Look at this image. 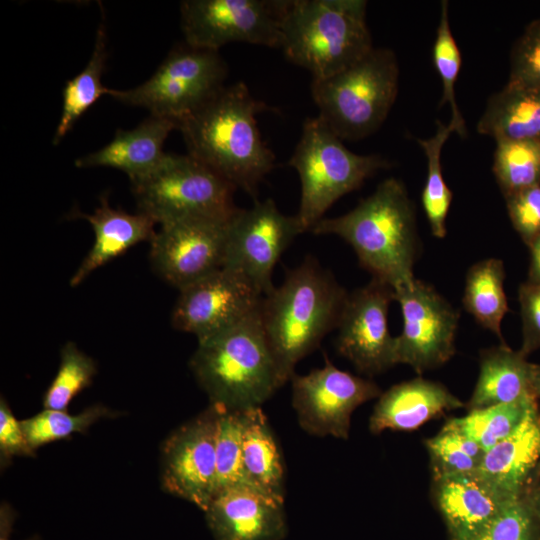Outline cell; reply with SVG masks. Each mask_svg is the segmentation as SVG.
<instances>
[{
    "instance_id": "cell-1",
    "label": "cell",
    "mask_w": 540,
    "mask_h": 540,
    "mask_svg": "<svg viewBox=\"0 0 540 540\" xmlns=\"http://www.w3.org/2000/svg\"><path fill=\"white\" fill-rule=\"evenodd\" d=\"M271 108L236 82L178 124L187 154L235 189L256 196L260 182L275 166V155L263 142L256 116Z\"/></svg>"
},
{
    "instance_id": "cell-2",
    "label": "cell",
    "mask_w": 540,
    "mask_h": 540,
    "mask_svg": "<svg viewBox=\"0 0 540 540\" xmlns=\"http://www.w3.org/2000/svg\"><path fill=\"white\" fill-rule=\"evenodd\" d=\"M311 232L345 240L372 278L387 283L394 291L410 288L416 280V212L405 185L397 178L382 181L349 212L323 217Z\"/></svg>"
},
{
    "instance_id": "cell-3",
    "label": "cell",
    "mask_w": 540,
    "mask_h": 540,
    "mask_svg": "<svg viewBox=\"0 0 540 540\" xmlns=\"http://www.w3.org/2000/svg\"><path fill=\"white\" fill-rule=\"evenodd\" d=\"M348 292L312 256L289 270L283 283L263 296L262 326L282 386L296 364L337 329Z\"/></svg>"
},
{
    "instance_id": "cell-4",
    "label": "cell",
    "mask_w": 540,
    "mask_h": 540,
    "mask_svg": "<svg viewBox=\"0 0 540 540\" xmlns=\"http://www.w3.org/2000/svg\"><path fill=\"white\" fill-rule=\"evenodd\" d=\"M190 368L211 404L229 410L261 407L282 387L262 326L260 306L231 327L199 342Z\"/></svg>"
},
{
    "instance_id": "cell-5",
    "label": "cell",
    "mask_w": 540,
    "mask_h": 540,
    "mask_svg": "<svg viewBox=\"0 0 540 540\" xmlns=\"http://www.w3.org/2000/svg\"><path fill=\"white\" fill-rule=\"evenodd\" d=\"M364 0H284L281 49L312 79L332 76L374 46Z\"/></svg>"
},
{
    "instance_id": "cell-6",
    "label": "cell",
    "mask_w": 540,
    "mask_h": 540,
    "mask_svg": "<svg viewBox=\"0 0 540 540\" xmlns=\"http://www.w3.org/2000/svg\"><path fill=\"white\" fill-rule=\"evenodd\" d=\"M395 53L373 47L358 61L322 79H312L311 96L318 116L341 140L356 141L376 132L398 94Z\"/></svg>"
},
{
    "instance_id": "cell-7",
    "label": "cell",
    "mask_w": 540,
    "mask_h": 540,
    "mask_svg": "<svg viewBox=\"0 0 540 540\" xmlns=\"http://www.w3.org/2000/svg\"><path fill=\"white\" fill-rule=\"evenodd\" d=\"M288 165L299 175L301 196L296 217L307 232L340 197L391 164L381 155L350 151L317 115L304 121Z\"/></svg>"
},
{
    "instance_id": "cell-8",
    "label": "cell",
    "mask_w": 540,
    "mask_h": 540,
    "mask_svg": "<svg viewBox=\"0 0 540 540\" xmlns=\"http://www.w3.org/2000/svg\"><path fill=\"white\" fill-rule=\"evenodd\" d=\"M235 190L189 154L166 153L154 170L131 182L138 212L158 225L188 217L230 220L239 210Z\"/></svg>"
},
{
    "instance_id": "cell-9",
    "label": "cell",
    "mask_w": 540,
    "mask_h": 540,
    "mask_svg": "<svg viewBox=\"0 0 540 540\" xmlns=\"http://www.w3.org/2000/svg\"><path fill=\"white\" fill-rule=\"evenodd\" d=\"M227 75L219 51L184 43L172 49L146 81L130 89H110L108 96L179 124L226 86Z\"/></svg>"
},
{
    "instance_id": "cell-10",
    "label": "cell",
    "mask_w": 540,
    "mask_h": 540,
    "mask_svg": "<svg viewBox=\"0 0 540 540\" xmlns=\"http://www.w3.org/2000/svg\"><path fill=\"white\" fill-rule=\"evenodd\" d=\"M284 0H184L180 25L189 46L219 51L244 42L281 48Z\"/></svg>"
},
{
    "instance_id": "cell-11",
    "label": "cell",
    "mask_w": 540,
    "mask_h": 540,
    "mask_svg": "<svg viewBox=\"0 0 540 540\" xmlns=\"http://www.w3.org/2000/svg\"><path fill=\"white\" fill-rule=\"evenodd\" d=\"M301 233L296 215L283 214L270 198L256 200L229 221L223 267L243 274L265 296L275 287V265Z\"/></svg>"
},
{
    "instance_id": "cell-12",
    "label": "cell",
    "mask_w": 540,
    "mask_h": 540,
    "mask_svg": "<svg viewBox=\"0 0 540 540\" xmlns=\"http://www.w3.org/2000/svg\"><path fill=\"white\" fill-rule=\"evenodd\" d=\"M403 326L395 337L396 364L419 375L447 363L456 353L459 312L431 285L416 279L410 288L394 291Z\"/></svg>"
},
{
    "instance_id": "cell-13",
    "label": "cell",
    "mask_w": 540,
    "mask_h": 540,
    "mask_svg": "<svg viewBox=\"0 0 540 540\" xmlns=\"http://www.w3.org/2000/svg\"><path fill=\"white\" fill-rule=\"evenodd\" d=\"M325 357L322 368L291 377L292 406L308 434L347 440L354 410L382 391L374 381L340 370Z\"/></svg>"
},
{
    "instance_id": "cell-14",
    "label": "cell",
    "mask_w": 540,
    "mask_h": 540,
    "mask_svg": "<svg viewBox=\"0 0 540 540\" xmlns=\"http://www.w3.org/2000/svg\"><path fill=\"white\" fill-rule=\"evenodd\" d=\"M230 220L188 217L160 224L150 241L153 269L179 290L221 269Z\"/></svg>"
},
{
    "instance_id": "cell-15",
    "label": "cell",
    "mask_w": 540,
    "mask_h": 540,
    "mask_svg": "<svg viewBox=\"0 0 540 540\" xmlns=\"http://www.w3.org/2000/svg\"><path fill=\"white\" fill-rule=\"evenodd\" d=\"M171 315L177 330L205 341L259 308L263 295L238 271L222 267L182 288Z\"/></svg>"
},
{
    "instance_id": "cell-16",
    "label": "cell",
    "mask_w": 540,
    "mask_h": 540,
    "mask_svg": "<svg viewBox=\"0 0 540 540\" xmlns=\"http://www.w3.org/2000/svg\"><path fill=\"white\" fill-rule=\"evenodd\" d=\"M394 290L372 278L348 293L337 329V351L361 373L380 374L396 365L395 337L388 328Z\"/></svg>"
},
{
    "instance_id": "cell-17",
    "label": "cell",
    "mask_w": 540,
    "mask_h": 540,
    "mask_svg": "<svg viewBox=\"0 0 540 540\" xmlns=\"http://www.w3.org/2000/svg\"><path fill=\"white\" fill-rule=\"evenodd\" d=\"M218 408L214 404L175 430L163 443V489L206 511L216 492Z\"/></svg>"
},
{
    "instance_id": "cell-18",
    "label": "cell",
    "mask_w": 540,
    "mask_h": 540,
    "mask_svg": "<svg viewBox=\"0 0 540 540\" xmlns=\"http://www.w3.org/2000/svg\"><path fill=\"white\" fill-rule=\"evenodd\" d=\"M215 540H281L284 500L247 482L218 492L205 511Z\"/></svg>"
},
{
    "instance_id": "cell-19",
    "label": "cell",
    "mask_w": 540,
    "mask_h": 540,
    "mask_svg": "<svg viewBox=\"0 0 540 540\" xmlns=\"http://www.w3.org/2000/svg\"><path fill=\"white\" fill-rule=\"evenodd\" d=\"M433 481L435 501L451 540H473L509 502L516 499L476 471L434 478Z\"/></svg>"
},
{
    "instance_id": "cell-20",
    "label": "cell",
    "mask_w": 540,
    "mask_h": 540,
    "mask_svg": "<svg viewBox=\"0 0 540 540\" xmlns=\"http://www.w3.org/2000/svg\"><path fill=\"white\" fill-rule=\"evenodd\" d=\"M466 406L440 382L417 377L393 385L379 396L369 430L409 432L447 411Z\"/></svg>"
},
{
    "instance_id": "cell-21",
    "label": "cell",
    "mask_w": 540,
    "mask_h": 540,
    "mask_svg": "<svg viewBox=\"0 0 540 540\" xmlns=\"http://www.w3.org/2000/svg\"><path fill=\"white\" fill-rule=\"evenodd\" d=\"M178 124L150 115L130 130L118 129L102 148L79 157L78 168L109 167L125 173L130 182L154 170L166 155L165 141Z\"/></svg>"
},
{
    "instance_id": "cell-22",
    "label": "cell",
    "mask_w": 540,
    "mask_h": 540,
    "mask_svg": "<svg viewBox=\"0 0 540 540\" xmlns=\"http://www.w3.org/2000/svg\"><path fill=\"white\" fill-rule=\"evenodd\" d=\"M540 470V408L535 405L520 426L486 451L476 472L506 495L524 496Z\"/></svg>"
},
{
    "instance_id": "cell-23",
    "label": "cell",
    "mask_w": 540,
    "mask_h": 540,
    "mask_svg": "<svg viewBox=\"0 0 540 540\" xmlns=\"http://www.w3.org/2000/svg\"><path fill=\"white\" fill-rule=\"evenodd\" d=\"M74 217L88 221L94 231V244L75 273L70 285L78 286L92 272L124 254L129 248L151 241L157 225L149 216L115 209L110 206L107 194L100 197L99 206L92 214L73 211Z\"/></svg>"
},
{
    "instance_id": "cell-24",
    "label": "cell",
    "mask_w": 540,
    "mask_h": 540,
    "mask_svg": "<svg viewBox=\"0 0 540 540\" xmlns=\"http://www.w3.org/2000/svg\"><path fill=\"white\" fill-rule=\"evenodd\" d=\"M533 370L534 363L507 344L482 350L478 379L466 407L468 410L481 409L535 395Z\"/></svg>"
},
{
    "instance_id": "cell-25",
    "label": "cell",
    "mask_w": 540,
    "mask_h": 540,
    "mask_svg": "<svg viewBox=\"0 0 540 540\" xmlns=\"http://www.w3.org/2000/svg\"><path fill=\"white\" fill-rule=\"evenodd\" d=\"M477 131L495 141L540 142V88L507 83L488 99Z\"/></svg>"
},
{
    "instance_id": "cell-26",
    "label": "cell",
    "mask_w": 540,
    "mask_h": 540,
    "mask_svg": "<svg viewBox=\"0 0 540 540\" xmlns=\"http://www.w3.org/2000/svg\"><path fill=\"white\" fill-rule=\"evenodd\" d=\"M242 464L246 481L284 500L282 454L261 407L243 411Z\"/></svg>"
},
{
    "instance_id": "cell-27",
    "label": "cell",
    "mask_w": 540,
    "mask_h": 540,
    "mask_svg": "<svg viewBox=\"0 0 540 540\" xmlns=\"http://www.w3.org/2000/svg\"><path fill=\"white\" fill-rule=\"evenodd\" d=\"M100 7L101 21L96 31L91 57L85 67L68 80L63 88L62 110L52 138L53 145L60 144L83 114L102 96L109 94L110 88L105 87L102 83L108 50L105 15L102 5Z\"/></svg>"
},
{
    "instance_id": "cell-28",
    "label": "cell",
    "mask_w": 540,
    "mask_h": 540,
    "mask_svg": "<svg viewBox=\"0 0 540 540\" xmlns=\"http://www.w3.org/2000/svg\"><path fill=\"white\" fill-rule=\"evenodd\" d=\"M505 268L502 260L487 258L473 264L465 279L462 303L465 310L483 328L506 344L501 323L509 311L504 290Z\"/></svg>"
},
{
    "instance_id": "cell-29",
    "label": "cell",
    "mask_w": 540,
    "mask_h": 540,
    "mask_svg": "<svg viewBox=\"0 0 540 540\" xmlns=\"http://www.w3.org/2000/svg\"><path fill=\"white\" fill-rule=\"evenodd\" d=\"M537 404L535 395H526L510 403L469 410L467 415L451 418L445 424L476 442L486 452L510 436Z\"/></svg>"
},
{
    "instance_id": "cell-30",
    "label": "cell",
    "mask_w": 540,
    "mask_h": 540,
    "mask_svg": "<svg viewBox=\"0 0 540 540\" xmlns=\"http://www.w3.org/2000/svg\"><path fill=\"white\" fill-rule=\"evenodd\" d=\"M435 134L428 139H417L427 159V176L422 191V205L431 233L436 238H444L447 233L446 220L449 213L452 192L446 184L441 166V152L447 139L454 133L453 126L437 121Z\"/></svg>"
},
{
    "instance_id": "cell-31",
    "label": "cell",
    "mask_w": 540,
    "mask_h": 540,
    "mask_svg": "<svg viewBox=\"0 0 540 540\" xmlns=\"http://www.w3.org/2000/svg\"><path fill=\"white\" fill-rule=\"evenodd\" d=\"M493 173L504 197L540 184V142L496 141Z\"/></svg>"
},
{
    "instance_id": "cell-32",
    "label": "cell",
    "mask_w": 540,
    "mask_h": 540,
    "mask_svg": "<svg viewBox=\"0 0 540 540\" xmlns=\"http://www.w3.org/2000/svg\"><path fill=\"white\" fill-rule=\"evenodd\" d=\"M448 7V1H441L440 18L432 48V57L443 88L439 107L445 104L449 105L451 110L449 123L453 126L454 133L461 138H465L467 135L466 124L455 96V84L461 68L462 58L451 31Z\"/></svg>"
},
{
    "instance_id": "cell-33",
    "label": "cell",
    "mask_w": 540,
    "mask_h": 540,
    "mask_svg": "<svg viewBox=\"0 0 540 540\" xmlns=\"http://www.w3.org/2000/svg\"><path fill=\"white\" fill-rule=\"evenodd\" d=\"M110 416H114V412L100 404L92 405L78 414L43 409L22 420L21 425L28 444L36 451L45 444L69 438L75 433H84L98 420Z\"/></svg>"
},
{
    "instance_id": "cell-34",
    "label": "cell",
    "mask_w": 540,
    "mask_h": 540,
    "mask_svg": "<svg viewBox=\"0 0 540 540\" xmlns=\"http://www.w3.org/2000/svg\"><path fill=\"white\" fill-rule=\"evenodd\" d=\"M424 444L429 453L433 479L475 472L485 454L476 442L446 424Z\"/></svg>"
},
{
    "instance_id": "cell-35",
    "label": "cell",
    "mask_w": 540,
    "mask_h": 540,
    "mask_svg": "<svg viewBox=\"0 0 540 540\" xmlns=\"http://www.w3.org/2000/svg\"><path fill=\"white\" fill-rule=\"evenodd\" d=\"M96 372L94 360L75 343L67 342L60 351L58 371L43 396L44 409L67 411L73 398L92 383Z\"/></svg>"
},
{
    "instance_id": "cell-36",
    "label": "cell",
    "mask_w": 540,
    "mask_h": 540,
    "mask_svg": "<svg viewBox=\"0 0 540 540\" xmlns=\"http://www.w3.org/2000/svg\"><path fill=\"white\" fill-rule=\"evenodd\" d=\"M216 406L218 418L215 441V495L223 489L247 482L242 464L243 411Z\"/></svg>"
},
{
    "instance_id": "cell-37",
    "label": "cell",
    "mask_w": 540,
    "mask_h": 540,
    "mask_svg": "<svg viewBox=\"0 0 540 540\" xmlns=\"http://www.w3.org/2000/svg\"><path fill=\"white\" fill-rule=\"evenodd\" d=\"M473 540H540V521L526 494L509 502Z\"/></svg>"
},
{
    "instance_id": "cell-38",
    "label": "cell",
    "mask_w": 540,
    "mask_h": 540,
    "mask_svg": "<svg viewBox=\"0 0 540 540\" xmlns=\"http://www.w3.org/2000/svg\"><path fill=\"white\" fill-rule=\"evenodd\" d=\"M508 83L540 88V19L530 22L514 43Z\"/></svg>"
},
{
    "instance_id": "cell-39",
    "label": "cell",
    "mask_w": 540,
    "mask_h": 540,
    "mask_svg": "<svg viewBox=\"0 0 540 540\" xmlns=\"http://www.w3.org/2000/svg\"><path fill=\"white\" fill-rule=\"evenodd\" d=\"M504 198L514 229L522 241L530 247L540 236V184Z\"/></svg>"
},
{
    "instance_id": "cell-40",
    "label": "cell",
    "mask_w": 540,
    "mask_h": 540,
    "mask_svg": "<svg viewBox=\"0 0 540 540\" xmlns=\"http://www.w3.org/2000/svg\"><path fill=\"white\" fill-rule=\"evenodd\" d=\"M522 322V345L526 357L540 349V282L526 280L518 289Z\"/></svg>"
},
{
    "instance_id": "cell-41",
    "label": "cell",
    "mask_w": 540,
    "mask_h": 540,
    "mask_svg": "<svg viewBox=\"0 0 540 540\" xmlns=\"http://www.w3.org/2000/svg\"><path fill=\"white\" fill-rule=\"evenodd\" d=\"M0 455L2 465L15 456L35 455L28 444L21 421L16 419L3 397L0 400Z\"/></svg>"
},
{
    "instance_id": "cell-42",
    "label": "cell",
    "mask_w": 540,
    "mask_h": 540,
    "mask_svg": "<svg viewBox=\"0 0 540 540\" xmlns=\"http://www.w3.org/2000/svg\"><path fill=\"white\" fill-rule=\"evenodd\" d=\"M15 513L7 503H2L0 508V540H10ZM26 540H40L39 536H33Z\"/></svg>"
},
{
    "instance_id": "cell-43",
    "label": "cell",
    "mask_w": 540,
    "mask_h": 540,
    "mask_svg": "<svg viewBox=\"0 0 540 540\" xmlns=\"http://www.w3.org/2000/svg\"><path fill=\"white\" fill-rule=\"evenodd\" d=\"M531 257L528 270V281L540 282V236L529 247Z\"/></svg>"
},
{
    "instance_id": "cell-44",
    "label": "cell",
    "mask_w": 540,
    "mask_h": 540,
    "mask_svg": "<svg viewBox=\"0 0 540 540\" xmlns=\"http://www.w3.org/2000/svg\"><path fill=\"white\" fill-rule=\"evenodd\" d=\"M526 498L529 501L538 520L540 521V470L531 483L526 493Z\"/></svg>"
},
{
    "instance_id": "cell-45",
    "label": "cell",
    "mask_w": 540,
    "mask_h": 540,
    "mask_svg": "<svg viewBox=\"0 0 540 540\" xmlns=\"http://www.w3.org/2000/svg\"><path fill=\"white\" fill-rule=\"evenodd\" d=\"M532 387L536 397L540 399V364H534Z\"/></svg>"
}]
</instances>
